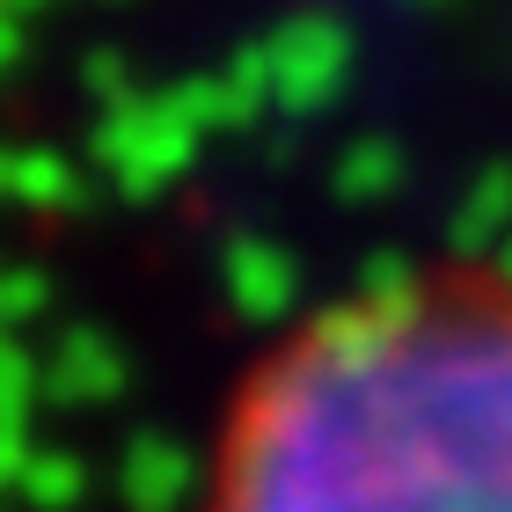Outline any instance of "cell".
I'll return each instance as SVG.
<instances>
[{"mask_svg": "<svg viewBox=\"0 0 512 512\" xmlns=\"http://www.w3.org/2000/svg\"><path fill=\"white\" fill-rule=\"evenodd\" d=\"M198 512H512V271L417 264L293 322Z\"/></svg>", "mask_w": 512, "mask_h": 512, "instance_id": "obj_1", "label": "cell"}]
</instances>
